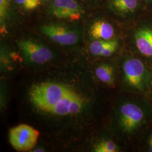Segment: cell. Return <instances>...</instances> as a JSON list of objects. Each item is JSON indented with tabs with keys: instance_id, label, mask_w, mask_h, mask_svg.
Listing matches in <instances>:
<instances>
[{
	"instance_id": "6da1fadb",
	"label": "cell",
	"mask_w": 152,
	"mask_h": 152,
	"mask_svg": "<svg viewBox=\"0 0 152 152\" xmlns=\"http://www.w3.org/2000/svg\"><path fill=\"white\" fill-rule=\"evenodd\" d=\"M152 116V108L146 100L141 98L125 101L117 111V123L121 131L134 135L147 125Z\"/></svg>"
},
{
	"instance_id": "7a4b0ae2",
	"label": "cell",
	"mask_w": 152,
	"mask_h": 152,
	"mask_svg": "<svg viewBox=\"0 0 152 152\" xmlns=\"http://www.w3.org/2000/svg\"><path fill=\"white\" fill-rule=\"evenodd\" d=\"M125 84L133 92L143 94L152 86V71L141 59L131 56L125 59L122 65Z\"/></svg>"
},
{
	"instance_id": "3957f363",
	"label": "cell",
	"mask_w": 152,
	"mask_h": 152,
	"mask_svg": "<svg viewBox=\"0 0 152 152\" xmlns=\"http://www.w3.org/2000/svg\"><path fill=\"white\" fill-rule=\"evenodd\" d=\"M75 94L76 92L73 90L62 84L46 82L34 85L30 91L29 96L36 107L47 112L64 98Z\"/></svg>"
},
{
	"instance_id": "277c9868",
	"label": "cell",
	"mask_w": 152,
	"mask_h": 152,
	"mask_svg": "<svg viewBox=\"0 0 152 152\" xmlns=\"http://www.w3.org/2000/svg\"><path fill=\"white\" fill-rule=\"evenodd\" d=\"M47 11L54 18L71 22L80 20L85 14L83 6L78 0H52Z\"/></svg>"
},
{
	"instance_id": "5b68a950",
	"label": "cell",
	"mask_w": 152,
	"mask_h": 152,
	"mask_svg": "<svg viewBox=\"0 0 152 152\" xmlns=\"http://www.w3.org/2000/svg\"><path fill=\"white\" fill-rule=\"evenodd\" d=\"M39 137V132L29 125H18L10 130L9 140L12 147L20 152L32 149Z\"/></svg>"
},
{
	"instance_id": "8992f818",
	"label": "cell",
	"mask_w": 152,
	"mask_h": 152,
	"mask_svg": "<svg viewBox=\"0 0 152 152\" xmlns=\"http://www.w3.org/2000/svg\"><path fill=\"white\" fill-rule=\"evenodd\" d=\"M45 36L63 46H72L77 44L80 39L79 32L72 28L56 23L44 24L39 28Z\"/></svg>"
},
{
	"instance_id": "52a82bcc",
	"label": "cell",
	"mask_w": 152,
	"mask_h": 152,
	"mask_svg": "<svg viewBox=\"0 0 152 152\" xmlns=\"http://www.w3.org/2000/svg\"><path fill=\"white\" fill-rule=\"evenodd\" d=\"M132 41L136 51L152 62V22L144 21L139 23L134 31Z\"/></svg>"
},
{
	"instance_id": "ba28073f",
	"label": "cell",
	"mask_w": 152,
	"mask_h": 152,
	"mask_svg": "<svg viewBox=\"0 0 152 152\" xmlns=\"http://www.w3.org/2000/svg\"><path fill=\"white\" fill-rule=\"evenodd\" d=\"M18 45L27 59L37 64H43L48 62L53 56L50 49L33 39H22L18 42Z\"/></svg>"
},
{
	"instance_id": "9c48e42d",
	"label": "cell",
	"mask_w": 152,
	"mask_h": 152,
	"mask_svg": "<svg viewBox=\"0 0 152 152\" xmlns=\"http://www.w3.org/2000/svg\"><path fill=\"white\" fill-rule=\"evenodd\" d=\"M106 6L114 15L127 20L139 16L142 10L139 0H106Z\"/></svg>"
},
{
	"instance_id": "30bf717a",
	"label": "cell",
	"mask_w": 152,
	"mask_h": 152,
	"mask_svg": "<svg viewBox=\"0 0 152 152\" xmlns=\"http://www.w3.org/2000/svg\"><path fill=\"white\" fill-rule=\"evenodd\" d=\"M83 105V99L76 93L64 98L59 103L49 108L46 112L58 115H75L81 111Z\"/></svg>"
},
{
	"instance_id": "8fae6325",
	"label": "cell",
	"mask_w": 152,
	"mask_h": 152,
	"mask_svg": "<svg viewBox=\"0 0 152 152\" xmlns=\"http://www.w3.org/2000/svg\"><path fill=\"white\" fill-rule=\"evenodd\" d=\"M89 34L94 40H111L114 38L115 29L110 22L99 19L92 23L89 28Z\"/></svg>"
},
{
	"instance_id": "7c38bea8",
	"label": "cell",
	"mask_w": 152,
	"mask_h": 152,
	"mask_svg": "<svg viewBox=\"0 0 152 152\" xmlns=\"http://www.w3.org/2000/svg\"><path fill=\"white\" fill-rule=\"evenodd\" d=\"M95 75L102 82L112 86L115 80V71L114 67L109 64H102L95 69Z\"/></svg>"
},
{
	"instance_id": "4fadbf2b",
	"label": "cell",
	"mask_w": 152,
	"mask_h": 152,
	"mask_svg": "<svg viewBox=\"0 0 152 152\" xmlns=\"http://www.w3.org/2000/svg\"><path fill=\"white\" fill-rule=\"evenodd\" d=\"M115 39V38L111 40H94L90 45V52L93 55L100 56L104 51L113 43Z\"/></svg>"
},
{
	"instance_id": "5bb4252c",
	"label": "cell",
	"mask_w": 152,
	"mask_h": 152,
	"mask_svg": "<svg viewBox=\"0 0 152 152\" xmlns=\"http://www.w3.org/2000/svg\"><path fill=\"white\" fill-rule=\"evenodd\" d=\"M12 0H0V22L1 27L5 26L6 21L12 14Z\"/></svg>"
},
{
	"instance_id": "9a60e30c",
	"label": "cell",
	"mask_w": 152,
	"mask_h": 152,
	"mask_svg": "<svg viewBox=\"0 0 152 152\" xmlns=\"http://www.w3.org/2000/svg\"><path fill=\"white\" fill-rule=\"evenodd\" d=\"M12 1L14 4L27 11L35 10L43 2L41 0H12Z\"/></svg>"
},
{
	"instance_id": "2e32d148",
	"label": "cell",
	"mask_w": 152,
	"mask_h": 152,
	"mask_svg": "<svg viewBox=\"0 0 152 152\" xmlns=\"http://www.w3.org/2000/svg\"><path fill=\"white\" fill-rule=\"evenodd\" d=\"M96 152H116L118 151L117 144L112 140H104L99 142L94 148Z\"/></svg>"
},
{
	"instance_id": "e0dca14e",
	"label": "cell",
	"mask_w": 152,
	"mask_h": 152,
	"mask_svg": "<svg viewBox=\"0 0 152 152\" xmlns=\"http://www.w3.org/2000/svg\"><path fill=\"white\" fill-rule=\"evenodd\" d=\"M147 147H148V151L152 152V132L149 135L147 140Z\"/></svg>"
},
{
	"instance_id": "ac0fdd59",
	"label": "cell",
	"mask_w": 152,
	"mask_h": 152,
	"mask_svg": "<svg viewBox=\"0 0 152 152\" xmlns=\"http://www.w3.org/2000/svg\"><path fill=\"white\" fill-rule=\"evenodd\" d=\"M141 3H144V4H151L152 3V0H139Z\"/></svg>"
},
{
	"instance_id": "d6986e66",
	"label": "cell",
	"mask_w": 152,
	"mask_h": 152,
	"mask_svg": "<svg viewBox=\"0 0 152 152\" xmlns=\"http://www.w3.org/2000/svg\"><path fill=\"white\" fill-rule=\"evenodd\" d=\"M42 2H50V1H51L52 0H41Z\"/></svg>"
},
{
	"instance_id": "ffe728a7",
	"label": "cell",
	"mask_w": 152,
	"mask_h": 152,
	"mask_svg": "<svg viewBox=\"0 0 152 152\" xmlns=\"http://www.w3.org/2000/svg\"><path fill=\"white\" fill-rule=\"evenodd\" d=\"M86 1H88L90 2H94V1H96L98 0H86Z\"/></svg>"
}]
</instances>
